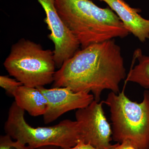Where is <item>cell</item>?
Listing matches in <instances>:
<instances>
[{
    "instance_id": "e0dca14e",
    "label": "cell",
    "mask_w": 149,
    "mask_h": 149,
    "mask_svg": "<svg viewBox=\"0 0 149 149\" xmlns=\"http://www.w3.org/2000/svg\"><path fill=\"white\" fill-rule=\"evenodd\" d=\"M99 1H101V0H99Z\"/></svg>"
},
{
    "instance_id": "5bb4252c",
    "label": "cell",
    "mask_w": 149,
    "mask_h": 149,
    "mask_svg": "<svg viewBox=\"0 0 149 149\" xmlns=\"http://www.w3.org/2000/svg\"><path fill=\"white\" fill-rule=\"evenodd\" d=\"M111 149H139L133 142L126 140L121 143L113 145Z\"/></svg>"
},
{
    "instance_id": "ba28073f",
    "label": "cell",
    "mask_w": 149,
    "mask_h": 149,
    "mask_svg": "<svg viewBox=\"0 0 149 149\" xmlns=\"http://www.w3.org/2000/svg\"><path fill=\"white\" fill-rule=\"evenodd\" d=\"M38 88L47 101V107L43 116L45 124L56 120L67 112L84 108L95 100L93 94L85 92H73L67 87Z\"/></svg>"
},
{
    "instance_id": "2e32d148",
    "label": "cell",
    "mask_w": 149,
    "mask_h": 149,
    "mask_svg": "<svg viewBox=\"0 0 149 149\" xmlns=\"http://www.w3.org/2000/svg\"><path fill=\"white\" fill-rule=\"evenodd\" d=\"M35 149H63L60 147L56 146H45L40 147Z\"/></svg>"
},
{
    "instance_id": "277c9868",
    "label": "cell",
    "mask_w": 149,
    "mask_h": 149,
    "mask_svg": "<svg viewBox=\"0 0 149 149\" xmlns=\"http://www.w3.org/2000/svg\"><path fill=\"white\" fill-rule=\"evenodd\" d=\"M103 102L110 108L113 140H130L139 149H149V91L140 103L130 100L123 91L111 92Z\"/></svg>"
},
{
    "instance_id": "7a4b0ae2",
    "label": "cell",
    "mask_w": 149,
    "mask_h": 149,
    "mask_svg": "<svg viewBox=\"0 0 149 149\" xmlns=\"http://www.w3.org/2000/svg\"><path fill=\"white\" fill-rule=\"evenodd\" d=\"M54 5L82 49L130 34L112 10L99 7L91 0H54Z\"/></svg>"
},
{
    "instance_id": "8fae6325",
    "label": "cell",
    "mask_w": 149,
    "mask_h": 149,
    "mask_svg": "<svg viewBox=\"0 0 149 149\" xmlns=\"http://www.w3.org/2000/svg\"><path fill=\"white\" fill-rule=\"evenodd\" d=\"M139 64L130 69L125 82L137 83L145 89L149 88V56L143 55L140 49L136 51Z\"/></svg>"
},
{
    "instance_id": "9a60e30c",
    "label": "cell",
    "mask_w": 149,
    "mask_h": 149,
    "mask_svg": "<svg viewBox=\"0 0 149 149\" xmlns=\"http://www.w3.org/2000/svg\"><path fill=\"white\" fill-rule=\"evenodd\" d=\"M68 149H98L90 143H87L80 141L74 146Z\"/></svg>"
},
{
    "instance_id": "5b68a950",
    "label": "cell",
    "mask_w": 149,
    "mask_h": 149,
    "mask_svg": "<svg viewBox=\"0 0 149 149\" xmlns=\"http://www.w3.org/2000/svg\"><path fill=\"white\" fill-rule=\"evenodd\" d=\"M3 65L10 75L23 85L37 88L53 83V51L31 40L21 39L13 45Z\"/></svg>"
},
{
    "instance_id": "4fadbf2b",
    "label": "cell",
    "mask_w": 149,
    "mask_h": 149,
    "mask_svg": "<svg viewBox=\"0 0 149 149\" xmlns=\"http://www.w3.org/2000/svg\"><path fill=\"white\" fill-rule=\"evenodd\" d=\"M22 85V83L15 78L13 79L6 75L0 76V86L9 95L13 97L14 93L17 89Z\"/></svg>"
},
{
    "instance_id": "9c48e42d",
    "label": "cell",
    "mask_w": 149,
    "mask_h": 149,
    "mask_svg": "<svg viewBox=\"0 0 149 149\" xmlns=\"http://www.w3.org/2000/svg\"><path fill=\"white\" fill-rule=\"evenodd\" d=\"M120 18L130 33L144 42L149 39V19L140 15L141 10L131 7L124 0H101Z\"/></svg>"
},
{
    "instance_id": "30bf717a",
    "label": "cell",
    "mask_w": 149,
    "mask_h": 149,
    "mask_svg": "<svg viewBox=\"0 0 149 149\" xmlns=\"http://www.w3.org/2000/svg\"><path fill=\"white\" fill-rule=\"evenodd\" d=\"M13 97L17 105L32 116H43L46 112L47 101L38 88L22 85L17 89Z\"/></svg>"
},
{
    "instance_id": "6da1fadb",
    "label": "cell",
    "mask_w": 149,
    "mask_h": 149,
    "mask_svg": "<svg viewBox=\"0 0 149 149\" xmlns=\"http://www.w3.org/2000/svg\"><path fill=\"white\" fill-rule=\"evenodd\" d=\"M126 77L121 49L113 39L77 51L56 71L53 86L91 92L100 102L104 90L120 93V83Z\"/></svg>"
},
{
    "instance_id": "3957f363",
    "label": "cell",
    "mask_w": 149,
    "mask_h": 149,
    "mask_svg": "<svg viewBox=\"0 0 149 149\" xmlns=\"http://www.w3.org/2000/svg\"><path fill=\"white\" fill-rule=\"evenodd\" d=\"M24 111L15 102L9 109L4 130L14 140L33 149L45 146L68 149L82 141V126L77 120L66 119L52 126L34 128L26 122Z\"/></svg>"
},
{
    "instance_id": "52a82bcc",
    "label": "cell",
    "mask_w": 149,
    "mask_h": 149,
    "mask_svg": "<svg viewBox=\"0 0 149 149\" xmlns=\"http://www.w3.org/2000/svg\"><path fill=\"white\" fill-rule=\"evenodd\" d=\"M37 1L45 12V22L51 32L48 37L54 43L56 66L60 68L65 61L78 51L80 43L59 15L55 6L54 0Z\"/></svg>"
},
{
    "instance_id": "7c38bea8",
    "label": "cell",
    "mask_w": 149,
    "mask_h": 149,
    "mask_svg": "<svg viewBox=\"0 0 149 149\" xmlns=\"http://www.w3.org/2000/svg\"><path fill=\"white\" fill-rule=\"evenodd\" d=\"M0 149H33L6 134L0 137Z\"/></svg>"
},
{
    "instance_id": "8992f818",
    "label": "cell",
    "mask_w": 149,
    "mask_h": 149,
    "mask_svg": "<svg viewBox=\"0 0 149 149\" xmlns=\"http://www.w3.org/2000/svg\"><path fill=\"white\" fill-rule=\"evenodd\" d=\"M103 104V101L94 100L88 106L77 110L75 116L82 126L81 141L98 149H111L112 130L104 112Z\"/></svg>"
}]
</instances>
